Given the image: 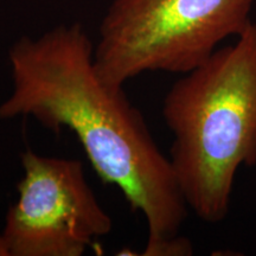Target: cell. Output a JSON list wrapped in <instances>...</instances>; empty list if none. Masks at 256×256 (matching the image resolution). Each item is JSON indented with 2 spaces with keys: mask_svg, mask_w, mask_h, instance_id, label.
I'll list each match as a JSON object with an SVG mask.
<instances>
[{
  "mask_svg": "<svg viewBox=\"0 0 256 256\" xmlns=\"http://www.w3.org/2000/svg\"><path fill=\"white\" fill-rule=\"evenodd\" d=\"M0 256H11V254H10L8 242H6L2 232L0 234Z\"/></svg>",
  "mask_w": 256,
  "mask_h": 256,
  "instance_id": "5b68a950",
  "label": "cell"
},
{
  "mask_svg": "<svg viewBox=\"0 0 256 256\" xmlns=\"http://www.w3.org/2000/svg\"><path fill=\"white\" fill-rule=\"evenodd\" d=\"M18 200L8 208L2 235L11 256H81L113 220L89 186L80 160L20 156Z\"/></svg>",
  "mask_w": 256,
  "mask_h": 256,
  "instance_id": "277c9868",
  "label": "cell"
},
{
  "mask_svg": "<svg viewBox=\"0 0 256 256\" xmlns=\"http://www.w3.org/2000/svg\"><path fill=\"white\" fill-rule=\"evenodd\" d=\"M256 0H113L94 58L106 83L145 72L186 74L252 23Z\"/></svg>",
  "mask_w": 256,
  "mask_h": 256,
  "instance_id": "3957f363",
  "label": "cell"
},
{
  "mask_svg": "<svg viewBox=\"0 0 256 256\" xmlns=\"http://www.w3.org/2000/svg\"><path fill=\"white\" fill-rule=\"evenodd\" d=\"M94 50L78 23L19 38L8 51L12 90L0 104V119L32 118L54 133L69 130L101 180L145 217L142 255H191L190 241L179 236L188 206L171 160L124 87L98 75Z\"/></svg>",
  "mask_w": 256,
  "mask_h": 256,
  "instance_id": "6da1fadb",
  "label": "cell"
},
{
  "mask_svg": "<svg viewBox=\"0 0 256 256\" xmlns=\"http://www.w3.org/2000/svg\"><path fill=\"white\" fill-rule=\"evenodd\" d=\"M162 116L188 206L216 224L228 216L238 170L256 166V24L170 88Z\"/></svg>",
  "mask_w": 256,
  "mask_h": 256,
  "instance_id": "7a4b0ae2",
  "label": "cell"
}]
</instances>
